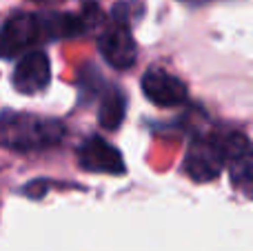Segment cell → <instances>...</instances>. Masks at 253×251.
<instances>
[{
	"instance_id": "1",
	"label": "cell",
	"mask_w": 253,
	"mask_h": 251,
	"mask_svg": "<svg viewBox=\"0 0 253 251\" xmlns=\"http://www.w3.org/2000/svg\"><path fill=\"white\" fill-rule=\"evenodd\" d=\"M65 138L62 123L53 118L20 111L0 114V147L16 151H34L53 147Z\"/></svg>"
},
{
	"instance_id": "2",
	"label": "cell",
	"mask_w": 253,
	"mask_h": 251,
	"mask_svg": "<svg viewBox=\"0 0 253 251\" xmlns=\"http://www.w3.org/2000/svg\"><path fill=\"white\" fill-rule=\"evenodd\" d=\"M224 156L220 149L218 136H200L189 145L187 158H184V171L196 182H209L222 173Z\"/></svg>"
},
{
	"instance_id": "3",
	"label": "cell",
	"mask_w": 253,
	"mask_h": 251,
	"mask_svg": "<svg viewBox=\"0 0 253 251\" xmlns=\"http://www.w3.org/2000/svg\"><path fill=\"white\" fill-rule=\"evenodd\" d=\"M40 40L38 13H16L0 27V58H18Z\"/></svg>"
},
{
	"instance_id": "4",
	"label": "cell",
	"mask_w": 253,
	"mask_h": 251,
	"mask_svg": "<svg viewBox=\"0 0 253 251\" xmlns=\"http://www.w3.org/2000/svg\"><path fill=\"white\" fill-rule=\"evenodd\" d=\"M78 165L84 171L91 173H111V176H120L126 171L125 160L116 147H111L105 138L91 136L80 145L78 149Z\"/></svg>"
},
{
	"instance_id": "5",
	"label": "cell",
	"mask_w": 253,
	"mask_h": 251,
	"mask_svg": "<svg viewBox=\"0 0 253 251\" xmlns=\"http://www.w3.org/2000/svg\"><path fill=\"white\" fill-rule=\"evenodd\" d=\"M142 91L158 107H180L187 100V84L162 67H151L142 76Z\"/></svg>"
},
{
	"instance_id": "6",
	"label": "cell",
	"mask_w": 253,
	"mask_h": 251,
	"mask_svg": "<svg viewBox=\"0 0 253 251\" xmlns=\"http://www.w3.org/2000/svg\"><path fill=\"white\" fill-rule=\"evenodd\" d=\"M98 49H100L102 58L107 60V65H111L114 69H131L135 65V40L131 36V29L126 25H111L109 29L102 31V36L98 38Z\"/></svg>"
},
{
	"instance_id": "7",
	"label": "cell",
	"mask_w": 253,
	"mask_h": 251,
	"mask_svg": "<svg viewBox=\"0 0 253 251\" xmlns=\"http://www.w3.org/2000/svg\"><path fill=\"white\" fill-rule=\"evenodd\" d=\"M49 80H51V65L44 51H29L18 60L16 69H13L11 83L16 91L34 96L47 89Z\"/></svg>"
},
{
	"instance_id": "8",
	"label": "cell",
	"mask_w": 253,
	"mask_h": 251,
	"mask_svg": "<svg viewBox=\"0 0 253 251\" xmlns=\"http://www.w3.org/2000/svg\"><path fill=\"white\" fill-rule=\"evenodd\" d=\"M126 114V98L120 89H111L100 102V111H98V120L105 129L116 131L123 125Z\"/></svg>"
},
{
	"instance_id": "9",
	"label": "cell",
	"mask_w": 253,
	"mask_h": 251,
	"mask_svg": "<svg viewBox=\"0 0 253 251\" xmlns=\"http://www.w3.org/2000/svg\"><path fill=\"white\" fill-rule=\"evenodd\" d=\"M218 140H220V149H222V156H224V163H231V160H238L242 156L251 154L249 138L240 131H231L227 136L218 138Z\"/></svg>"
},
{
	"instance_id": "10",
	"label": "cell",
	"mask_w": 253,
	"mask_h": 251,
	"mask_svg": "<svg viewBox=\"0 0 253 251\" xmlns=\"http://www.w3.org/2000/svg\"><path fill=\"white\" fill-rule=\"evenodd\" d=\"M231 178H233V185L242 187V189L249 194V187L253 180V171H251V154L249 156H242L238 160H231Z\"/></svg>"
},
{
	"instance_id": "11",
	"label": "cell",
	"mask_w": 253,
	"mask_h": 251,
	"mask_svg": "<svg viewBox=\"0 0 253 251\" xmlns=\"http://www.w3.org/2000/svg\"><path fill=\"white\" fill-rule=\"evenodd\" d=\"M47 180H34L31 185L25 187V194L29 196V198H42L44 191H47Z\"/></svg>"
}]
</instances>
